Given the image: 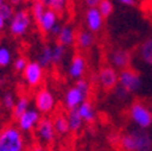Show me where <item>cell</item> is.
<instances>
[{
    "mask_svg": "<svg viewBox=\"0 0 152 151\" xmlns=\"http://www.w3.org/2000/svg\"><path fill=\"white\" fill-rule=\"evenodd\" d=\"M31 15L30 12H28L26 9H21L15 11L13 17L10 21V26H9V30L11 33V35L20 37L23 36L30 28L31 26Z\"/></svg>",
    "mask_w": 152,
    "mask_h": 151,
    "instance_id": "obj_4",
    "label": "cell"
},
{
    "mask_svg": "<svg viewBox=\"0 0 152 151\" xmlns=\"http://www.w3.org/2000/svg\"><path fill=\"white\" fill-rule=\"evenodd\" d=\"M53 151H65V150H61V149H57V150H53Z\"/></svg>",
    "mask_w": 152,
    "mask_h": 151,
    "instance_id": "obj_42",
    "label": "cell"
},
{
    "mask_svg": "<svg viewBox=\"0 0 152 151\" xmlns=\"http://www.w3.org/2000/svg\"><path fill=\"white\" fill-rule=\"evenodd\" d=\"M140 58L150 67H152V37L145 40L139 47Z\"/></svg>",
    "mask_w": 152,
    "mask_h": 151,
    "instance_id": "obj_20",
    "label": "cell"
},
{
    "mask_svg": "<svg viewBox=\"0 0 152 151\" xmlns=\"http://www.w3.org/2000/svg\"><path fill=\"white\" fill-rule=\"evenodd\" d=\"M27 64H28V62H27V59L24 57H18L13 62V69L16 71H18V73H23V70L26 69Z\"/></svg>",
    "mask_w": 152,
    "mask_h": 151,
    "instance_id": "obj_31",
    "label": "cell"
},
{
    "mask_svg": "<svg viewBox=\"0 0 152 151\" xmlns=\"http://www.w3.org/2000/svg\"><path fill=\"white\" fill-rule=\"evenodd\" d=\"M57 23H58V13L54 10L47 7L44 16L40 18V21L37 22V26H39V29L41 30L42 34H48L52 32L53 27Z\"/></svg>",
    "mask_w": 152,
    "mask_h": 151,
    "instance_id": "obj_15",
    "label": "cell"
},
{
    "mask_svg": "<svg viewBox=\"0 0 152 151\" xmlns=\"http://www.w3.org/2000/svg\"><path fill=\"white\" fill-rule=\"evenodd\" d=\"M86 68H87V64H86L85 57L80 53H76L70 62L68 73L72 79L79 80V79H82L83 74L86 71Z\"/></svg>",
    "mask_w": 152,
    "mask_h": 151,
    "instance_id": "obj_14",
    "label": "cell"
},
{
    "mask_svg": "<svg viewBox=\"0 0 152 151\" xmlns=\"http://www.w3.org/2000/svg\"><path fill=\"white\" fill-rule=\"evenodd\" d=\"M56 129L53 126V120L48 117H41L40 122L36 126V136L42 144H52L56 139Z\"/></svg>",
    "mask_w": 152,
    "mask_h": 151,
    "instance_id": "obj_9",
    "label": "cell"
},
{
    "mask_svg": "<svg viewBox=\"0 0 152 151\" xmlns=\"http://www.w3.org/2000/svg\"><path fill=\"white\" fill-rule=\"evenodd\" d=\"M129 119L138 128L148 129L152 126V111L141 102H134L129 106Z\"/></svg>",
    "mask_w": 152,
    "mask_h": 151,
    "instance_id": "obj_3",
    "label": "cell"
},
{
    "mask_svg": "<svg viewBox=\"0 0 152 151\" xmlns=\"http://www.w3.org/2000/svg\"><path fill=\"white\" fill-rule=\"evenodd\" d=\"M68 122H69V127H70V132H79L82 127H83V119L81 117V115L79 114L77 109H72V110H69L68 112Z\"/></svg>",
    "mask_w": 152,
    "mask_h": 151,
    "instance_id": "obj_19",
    "label": "cell"
},
{
    "mask_svg": "<svg viewBox=\"0 0 152 151\" xmlns=\"http://www.w3.org/2000/svg\"><path fill=\"white\" fill-rule=\"evenodd\" d=\"M23 79L30 87H37L44 79V68L39 62H28L26 69L23 70Z\"/></svg>",
    "mask_w": 152,
    "mask_h": 151,
    "instance_id": "obj_8",
    "label": "cell"
},
{
    "mask_svg": "<svg viewBox=\"0 0 152 151\" xmlns=\"http://www.w3.org/2000/svg\"><path fill=\"white\" fill-rule=\"evenodd\" d=\"M47 10L46 5L42 3V1H36V3H33L31 4V7H30V15H31V18L37 23L40 21V18L44 16L45 11Z\"/></svg>",
    "mask_w": 152,
    "mask_h": 151,
    "instance_id": "obj_24",
    "label": "cell"
},
{
    "mask_svg": "<svg viewBox=\"0 0 152 151\" xmlns=\"http://www.w3.org/2000/svg\"><path fill=\"white\" fill-rule=\"evenodd\" d=\"M37 62L40 63L42 68H47L52 64V46L46 45L41 48L39 56H37Z\"/></svg>",
    "mask_w": 152,
    "mask_h": 151,
    "instance_id": "obj_23",
    "label": "cell"
},
{
    "mask_svg": "<svg viewBox=\"0 0 152 151\" xmlns=\"http://www.w3.org/2000/svg\"><path fill=\"white\" fill-rule=\"evenodd\" d=\"M15 104H16V100H15L13 94L11 92L4 93V96H3V106L5 109H7V110H12Z\"/></svg>",
    "mask_w": 152,
    "mask_h": 151,
    "instance_id": "obj_30",
    "label": "cell"
},
{
    "mask_svg": "<svg viewBox=\"0 0 152 151\" xmlns=\"http://www.w3.org/2000/svg\"><path fill=\"white\" fill-rule=\"evenodd\" d=\"M118 85L129 93H135L141 87V76L133 69H123L118 73Z\"/></svg>",
    "mask_w": 152,
    "mask_h": 151,
    "instance_id": "obj_5",
    "label": "cell"
},
{
    "mask_svg": "<svg viewBox=\"0 0 152 151\" xmlns=\"http://www.w3.org/2000/svg\"><path fill=\"white\" fill-rule=\"evenodd\" d=\"M12 62V53L9 47L0 46V68H6Z\"/></svg>",
    "mask_w": 152,
    "mask_h": 151,
    "instance_id": "obj_27",
    "label": "cell"
},
{
    "mask_svg": "<svg viewBox=\"0 0 152 151\" xmlns=\"http://www.w3.org/2000/svg\"><path fill=\"white\" fill-rule=\"evenodd\" d=\"M28 109H29V99H28V97H24L23 96L21 98H18L17 102H16V104H15V106H13V109L11 110L13 119L15 120H18Z\"/></svg>",
    "mask_w": 152,
    "mask_h": 151,
    "instance_id": "obj_22",
    "label": "cell"
},
{
    "mask_svg": "<svg viewBox=\"0 0 152 151\" xmlns=\"http://www.w3.org/2000/svg\"><path fill=\"white\" fill-rule=\"evenodd\" d=\"M88 94L85 93L81 88H79L77 86H74L71 88H69L65 93L64 97V105L68 110H72V109H77L80 106L81 103H83L85 100H87Z\"/></svg>",
    "mask_w": 152,
    "mask_h": 151,
    "instance_id": "obj_11",
    "label": "cell"
},
{
    "mask_svg": "<svg viewBox=\"0 0 152 151\" xmlns=\"http://www.w3.org/2000/svg\"><path fill=\"white\" fill-rule=\"evenodd\" d=\"M147 10L150 11V15L152 17V0H148V5H147Z\"/></svg>",
    "mask_w": 152,
    "mask_h": 151,
    "instance_id": "obj_39",
    "label": "cell"
},
{
    "mask_svg": "<svg viewBox=\"0 0 152 151\" xmlns=\"http://www.w3.org/2000/svg\"><path fill=\"white\" fill-rule=\"evenodd\" d=\"M24 1H26V0H10V3L12 5H20V4L24 3Z\"/></svg>",
    "mask_w": 152,
    "mask_h": 151,
    "instance_id": "obj_38",
    "label": "cell"
},
{
    "mask_svg": "<svg viewBox=\"0 0 152 151\" xmlns=\"http://www.w3.org/2000/svg\"><path fill=\"white\" fill-rule=\"evenodd\" d=\"M31 3H36V1H42V0H30Z\"/></svg>",
    "mask_w": 152,
    "mask_h": 151,
    "instance_id": "obj_40",
    "label": "cell"
},
{
    "mask_svg": "<svg viewBox=\"0 0 152 151\" xmlns=\"http://www.w3.org/2000/svg\"><path fill=\"white\" fill-rule=\"evenodd\" d=\"M98 10L100 11V13L104 18L110 17L111 13L113 12V5L111 3V0H102L100 4L98 5Z\"/></svg>",
    "mask_w": 152,
    "mask_h": 151,
    "instance_id": "obj_29",
    "label": "cell"
},
{
    "mask_svg": "<svg viewBox=\"0 0 152 151\" xmlns=\"http://www.w3.org/2000/svg\"><path fill=\"white\" fill-rule=\"evenodd\" d=\"M41 120V114L36 109H28L24 114L17 120V127L22 132H31L36 128Z\"/></svg>",
    "mask_w": 152,
    "mask_h": 151,
    "instance_id": "obj_10",
    "label": "cell"
},
{
    "mask_svg": "<svg viewBox=\"0 0 152 151\" xmlns=\"http://www.w3.org/2000/svg\"><path fill=\"white\" fill-rule=\"evenodd\" d=\"M118 144L123 151H152L151 134L138 127L121 136Z\"/></svg>",
    "mask_w": 152,
    "mask_h": 151,
    "instance_id": "obj_1",
    "label": "cell"
},
{
    "mask_svg": "<svg viewBox=\"0 0 152 151\" xmlns=\"http://www.w3.org/2000/svg\"><path fill=\"white\" fill-rule=\"evenodd\" d=\"M102 0H85V4L87 5V7H98V5L100 4Z\"/></svg>",
    "mask_w": 152,
    "mask_h": 151,
    "instance_id": "obj_33",
    "label": "cell"
},
{
    "mask_svg": "<svg viewBox=\"0 0 152 151\" xmlns=\"http://www.w3.org/2000/svg\"><path fill=\"white\" fill-rule=\"evenodd\" d=\"M5 23H6V21L4 20L1 16H0V32H3V30H4V28H5Z\"/></svg>",
    "mask_w": 152,
    "mask_h": 151,
    "instance_id": "obj_37",
    "label": "cell"
},
{
    "mask_svg": "<svg viewBox=\"0 0 152 151\" xmlns=\"http://www.w3.org/2000/svg\"><path fill=\"white\" fill-rule=\"evenodd\" d=\"M115 93H116V97L117 98H120V99H127L128 98V96H129V92L128 91H126L124 88H122L121 86H118V87H116L115 88Z\"/></svg>",
    "mask_w": 152,
    "mask_h": 151,
    "instance_id": "obj_32",
    "label": "cell"
},
{
    "mask_svg": "<svg viewBox=\"0 0 152 151\" xmlns=\"http://www.w3.org/2000/svg\"><path fill=\"white\" fill-rule=\"evenodd\" d=\"M0 151H24V139L20 128L7 126L0 132Z\"/></svg>",
    "mask_w": 152,
    "mask_h": 151,
    "instance_id": "obj_2",
    "label": "cell"
},
{
    "mask_svg": "<svg viewBox=\"0 0 152 151\" xmlns=\"http://www.w3.org/2000/svg\"><path fill=\"white\" fill-rule=\"evenodd\" d=\"M29 151H47V149L41 146V145H34Z\"/></svg>",
    "mask_w": 152,
    "mask_h": 151,
    "instance_id": "obj_36",
    "label": "cell"
},
{
    "mask_svg": "<svg viewBox=\"0 0 152 151\" xmlns=\"http://www.w3.org/2000/svg\"><path fill=\"white\" fill-rule=\"evenodd\" d=\"M53 126H54V129H56V133L59 134V136H66L70 132L68 117L64 116V115L56 116L54 120H53Z\"/></svg>",
    "mask_w": 152,
    "mask_h": 151,
    "instance_id": "obj_21",
    "label": "cell"
},
{
    "mask_svg": "<svg viewBox=\"0 0 152 151\" xmlns=\"http://www.w3.org/2000/svg\"><path fill=\"white\" fill-rule=\"evenodd\" d=\"M4 3H5V0H0V6H1Z\"/></svg>",
    "mask_w": 152,
    "mask_h": 151,
    "instance_id": "obj_41",
    "label": "cell"
},
{
    "mask_svg": "<svg viewBox=\"0 0 152 151\" xmlns=\"http://www.w3.org/2000/svg\"><path fill=\"white\" fill-rule=\"evenodd\" d=\"M120 4L126 5V6H134L137 4V0H116Z\"/></svg>",
    "mask_w": 152,
    "mask_h": 151,
    "instance_id": "obj_34",
    "label": "cell"
},
{
    "mask_svg": "<svg viewBox=\"0 0 152 151\" xmlns=\"http://www.w3.org/2000/svg\"><path fill=\"white\" fill-rule=\"evenodd\" d=\"M57 39H58V44L68 47V46H71L76 43V34L71 27L62 26L59 34L57 35Z\"/></svg>",
    "mask_w": 152,
    "mask_h": 151,
    "instance_id": "obj_16",
    "label": "cell"
},
{
    "mask_svg": "<svg viewBox=\"0 0 152 151\" xmlns=\"http://www.w3.org/2000/svg\"><path fill=\"white\" fill-rule=\"evenodd\" d=\"M15 15V9L13 5L11 3H4L1 6H0V16H1L5 21H11V18Z\"/></svg>",
    "mask_w": 152,
    "mask_h": 151,
    "instance_id": "obj_28",
    "label": "cell"
},
{
    "mask_svg": "<svg viewBox=\"0 0 152 151\" xmlns=\"http://www.w3.org/2000/svg\"><path fill=\"white\" fill-rule=\"evenodd\" d=\"M110 63L115 69H127L130 65L132 62V53L128 50L124 48H115L110 53Z\"/></svg>",
    "mask_w": 152,
    "mask_h": 151,
    "instance_id": "obj_12",
    "label": "cell"
},
{
    "mask_svg": "<svg viewBox=\"0 0 152 151\" xmlns=\"http://www.w3.org/2000/svg\"><path fill=\"white\" fill-rule=\"evenodd\" d=\"M42 3L46 5V7L54 10L57 13H61L64 11L68 0H42Z\"/></svg>",
    "mask_w": 152,
    "mask_h": 151,
    "instance_id": "obj_26",
    "label": "cell"
},
{
    "mask_svg": "<svg viewBox=\"0 0 152 151\" xmlns=\"http://www.w3.org/2000/svg\"><path fill=\"white\" fill-rule=\"evenodd\" d=\"M85 20H86L88 30H91L92 33H98L102 29L103 23H104V17L102 16L98 7L87 9L86 15H85Z\"/></svg>",
    "mask_w": 152,
    "mask_h": 151,
    "instance_id": "obj_13",
    "label": "cell"
},
{
    "mask_svg": "<svg viewBox=\"0 0 152 151\" xmlns=\"http://www.w3.org/2000/svg\"><path fill=\"white\" fill-rule=\"evenodd\" d=\"M56 106V99L52 92L47 88H41L35 94V108L40 114H50Z\"/></svg>",
    "mask_w": 152,
    "mask_h": 151,
    "instance_id": "obj_6",
    "label": "cell"
},
{
    "mask_svg": "<svg viewBox=\"0 0 152 151\" xmlns=\"http://www.w3.org/2000/svg\"><path fill=\"white\" fill-rule=\"evenodd\" d=\"M77 111L81 115V117L83 119V121L87 122V123H92L97 119V112H96V110H94L92 103L88 102V100H85L83 103H81L80 106L77 108Z\"/></svg>",
    "mask_w": 152,
    "mask_h": 151,
    "instance_id": "obj_17",
    "label": "cell"
},
{
    "mask_svg": "<svg viewBox=\"0 0 152 151\" xmlns=\"http://www.w3.org/2000/svg\"><path fill=\"white\" fill-rule=\"evenodd\" d=\"M76 44L81 50L89 48L94 44V35L91 30H80L76 34Z\"/></svg>",
    "mask_w": 152,
    "mask_h": 151,
    "instance_id": "obj_18",
    "label": "cell"
},
{
    "mask_svg": "<svg viewBox=\"0 0 152 151\" xmlns=\"http://www.w3.org/2000/svg\"><path fill=\"white\" fill-rule=\"evenodd\" d=\"M65 56V46L57 43L52 46V64H59Z\"/></svg>",
    "mask_w": 152,
    "mask_h": 151,
    "instance_id": "obj_25",
    "label": "cell"
},
{
    "mask_svg": "<svg viewBox=\"0 0 152 151\" xmlns=\"http://www.w3.org/2000/svg\"><path fill=\"white\" fill-rule=\"evenodd\" d=\"M97 80L99 85L105 89V91H111L115 89L118 85V73L117 69H115L112 65H105L103 67L99 73Z\"/></svg>",
    "mask_w": 152,
    "mask_h": 151,
    "instance_id": "obj_7",
    "label": "cell"
},
{
    "mask_svg": "<svg viewBox=\"0 0 152 151\" xmlns=\"http://www.w3.org/2000/svg\"><path fill=\"white\" fill-rule=\"evenodd\" d=\"M61 28H62V26H59L58 23H57V24H56V26L53 27V29H52L51 34H52V35H56V36H57V35L59 34V32H61Z\"/></svg>",
    "mask_w": 152,
    "mask_h": 151,
    "instance_id": "obj_35",
    "label": "cell"
}]
</instances>
